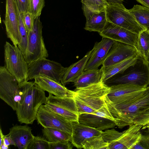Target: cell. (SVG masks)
Instances as JSON below:
<instances>
[{
    "label": "cell",
    "instance_id": "cell-46",
    "mask_svg": "<svg viewBox=\"0 0 149 149\" xmlns=\"http://www.w3.org/2000/svg\"><path fill=\"white\" fill-rule=\"evenodd\" d=\"M143 127H143V129H144V128H147L149 132V122L146 125L143 126Z\"/></svg>",
    "mask_w": 149,
    "mask_h": 149
},
{
    "label": "cell",
    "instance_id": "cell-25",
    "mask_svg": "<svg viewBox=\"0 0 149 149\" xmlns=\"http://www.w3.org/2000/svg\"><path fill=\"white\" fill-rule=\"evenodd\" d=\"M103 67L100 69L84 71L74 82L76 88L84 87L97 83L102 80Z\"/></svg>",
    "mask_w": 149,
    "mask_h": 149
},
{
    "label": "cell",
    "instance_id": "cell-26",
    "mask_svg": "<svg viewBox=\"0 0 149 149\" xmlns=\"http://www.w3.org/2000/svg\"><path fill=\"white\" fill-rule=\"evenodd\" d=\"M137 22L149 31V8L141 5H134L128 9Z\"/></svg>",
    "mask_w": 149,
    "mask_h": 149
},
{
    "label": "cell",
    "instance_id": "cell-47",
    "mask_svg": "<svg viewBox=\"0 0 149 149\" xmlns=\"http://www.w3.org/2000/svg\"></svg>",
    "mask_w": 149,
    "mask_h": 149
},
{
    "label": "cell",
    "instance_id": "cell-38",
    "mask_svg": "<svg viewBox=\"0 0 149 149\" xmlns=\"http://www.w3.org/2000/svg\"><path fill=\"white\" fill-rule=\"evenodd\" d=\"M132 149H149V134H142L140 141Z\"/></svg>",
    "mask_w": 149,
    "mask_h": 149
},
{
    "label": "cell",
    "instance_id": "cell-18",
    "mask_svg": "<svg viewBox=\"0 0 149 149\" xmlns=\"http://www.w3.org/2000/svg\"><path fill=\"white\" fill-rule=\"evenodd\" d=\"M72 131L71 143L77 148H83L85 143L89 138L102 134V131L79 123L71 122Z\"/></svg>",
    "mask_w": 149,
    "mask_h": 149
},
{
    "label": "cell",
    "instance_id": "cell-10",
    "mask_svg": "<svg viewBox=\"0 0 149 149\" xmlns=\"http://www.w3.org/2000/svg\"><path fill=\"white\" fill-rule=\"evenodd\" d=\"M44 104L68 121L78 122V110L73 97H58L49 93Z\"/></svg>",
    "mask_w": 149,
    "mask_h": 149
},
{
    "label": "cell",
    "instance_id": "cell-13",
    "mask_svg": "<svg viewBox=\"0 0 149 149\" xmlns=\"http://www.w3.org/2000/svg\"><path fill=\"white\" fill-rule=\"evenodd\" d=\"M99 33L102 37L126 43L135 48L137 46L139 35L107 21Z\"/></svg>",
    "mask_w": 149,
    "mask_h": 149
},
{
    "label": "cell",
    "instance_id": "cell-6",
    "mask_svg": "<svg viewBox=\"0 0 149 149\" xmlns=\"http://www.w3.org/2000/svg\"><path fill=\"white\" fill-rule=\"evenodd\" d=\"M40 17L34 19L33 28L28 35L27 47L24 57L28 65L36 61L48 56L42 35Z\"/></svg>",
    "mask_w": 149,
    "mask_h": 149
},
{
    "label": "cell",
    "instance_id": "cell-2",
    "mask_svg": "<svg viewBox=\"0 0 149 149\" xmlns=\"http://www.w3.org/2000/svg\"><path fill=\"white\" fill-rule=\"evenodd\" d=\"M19 86L22 95L16 110L18 120L21 123L32 124L36 120L40 107L46 102L45 91L33 81H27Z\"/></svg>",
    "mask_w": 149,
    "mask_h": 149
},
{
    "label": "cell",
    "instance_id": "cell-33",
    "mask_svg": "<svg viewBox=\"0 0 149 149\" xmlns=\"http://www.w3.org/2000/svg\"><path fill=\"white\" fill-rule=\"evenodd\" d=\"M49 142L44 137L34 136L27 149H49Z\"/></svg>",
    "mask_w": 149,
    "mask_h": 149
},
{
    "label": "cell",
    "instance_id": "cell-36",
    "mask_svg": "<svg viewBox=\"0 0 149 149\" xmlns=\"http://www.w3.org/2000/svg\"><path fill=\"white\" fill-rule=\"evenodd\" d=\"M69 141L49 142V149H71L72 144Z\"/></svg>",
    "mask_w": 149,
    "mask_h": 149
},
{
    "label": "cell",
    "instance_id": "cell-23",
    "mask_svg": "<svg viewBox=\"0 0 149 149\" xmlns=\"http://www.w3.org/2000/svg\"><path fill=\"white\" fill-rule=\"evenodd\" d=\"M93 49L89 51L80 60L67 67L61 81L63 86L70 82H74L84 71L87 63L90 58Z\"/></svg>",
    "mask_w": 149,
    "mask_h": 149
},
{
    "label": "cell",
    "instance_id": "cell-17",
    "mask_svg": "<svg viewBox=\"0 0 149 149\" xmlns=\"http://www.w3.org/2000/svg\"><path fill=\"white\" fill-rule=\"evenodd\" d=\"M34 82L45 91L54 96L73 97V91L68 89L61 83L46 76L40 75L35 77Z\"/></svg>",
    "mask_w": 149,
    "mask_h": 149
},
{
    "label": "cell",
    "instance_id": "cell-21",
    "mask_svg": "<svg viewBox=\"0 0 149 149\" xmlns=\"http://www.w3.org/2000/svg\"><path fill=\"white\" fill-rule=\"evenodd\" d=\"M27 124L23 125L17 124L10 129V136L15 142L16 146L19 149H27L30 143L33 139L31 127Z\"/></svg>",
    "mask_w": 149,
    "mask_h": 149
},
{
    "label": "cell",
    "instance_id": "cell-45",
    "mask_svg": "<svg viewBox=\"0 0 149 149\" xmlns=\"http://www.w3.org/2000/svg\"><path fill=\"white\" fill-rule=\"evenodd\" d=\"M9 148V147L6 146L3 142L0 145V149H8Z\"/></svg>",
    "mask_w": 149,
    "mask_h": 149
},
{
    "label": "cell",
    "instance_id": "cell-4",
    "mask_svg": "<svg viewBox=\"0 0 149 149\" xmlns=\"http://www.w3.org/2000/svg\"><path fill=\"white\" fill-rule=\"evenodd\" d=\"M110 90L102 79L97 83L76 88L73 98L95 111L105 104L104 98Z\"/></svg>",
    "mask_w": 149,
    "mask_h": 149
},
{
    "label": "cell",
    "instance_id": "cell-37",
    "mask_svg": "<svg viewBox=\"0 0 149 149\" xmlns=\"http://www.w3.org/2000/svg\"><path fill=\"white\" fill-rule=\"evenodd\" d=\"M91 113L114 121V118L105 104L100 109Z\"/></svg>",
    "mask_w": 149,
    "mask_h": 149
},
{
    "label": "cell",
    "instance_id": "cell-15",
    "mask_svg": "<svg viewBox=\"0 0 149 149\" xmlns=\"http://www.w3.org/2000/svg\"><path fill=\"white\" fill-rule=\"evenodd\" d=\"M114 41L110 39L102 37L100 41L96 42L84 71L97 69L99 66L102 65Z\"/></svg>",
    "mask_w": 149,
    "mask_h": 149
},
{
    "label": "cell",
    "instance_id": "cell-7",
    "mask_svg": "<svg viewBox=\"0 0 149 149\" xmlns=\"http://www.w3.org/2000/svg\"><path fill=\"white\" fill-rule=\"evenodd\" d=\"M105 11L109 22L138 35L146 30L137 22L123 3L109 4Z\"/></svg>",
    "mask_w": 149,
    "mask_h": 149
},
{
    "label": "cell",
    "instance_id": "cell-30",
    "mask_svg": "<svg viewBox=\"0 0 149 149\" xmlns=\"http://www.w3.org/2000/svg\"><path fill=\"white\" fill-rule=\"evenodd\" d=\"M17 8L18 17L19 29L22 39L21 43L17 46L24 56L27 47L29 34L17 6Z\"/></svg>",
    "mask_w": 149,
    "mask_h": 149
},
{
    "label": "cell",
    "instance_id": "cell-29",
    "mask_svg": "<svg viewBox=\"0 0 149 149\" xmlns=\"http://www.w3.org/2000/svg\"><path fill=\"white\" fill-rule=\"evenodd\" d=\"M101 134L88 139L85 143L83 148L85 149H108V143L104 141Z\"/></svg>",
    "mask_w": 149,
    "mask_h": 149
},
{
    "label": "cell",
    "instance_id": "cell-39",
    "mask_svg": "<svg viewBox=\"0 0 149 149\" xmlns=\"http://www.w3.org/2000/svg\"><path fill=\"white\" fill-rule=\"evenodd\" d=\"M19 13L22 15L29 12V0H15Z\"/></svg>",
    "mask_w": 149,
    "mask_h": 149
},
{
    "label": "cell",
    "instance_id": "cell-16",
    "mask_svg": "<svg viewBox=\"0 0 149 149\" xmlns=\"http://www.w3.org/2000/svg\"><path fill=\"white\" fill-rule=\"evenodd\" d=\"M143 126L136 124L129 125L118 138L109 144L108 149H132L141 139V130Z\"/></svg>",
    "mask_w": 149,
    "mask_h": 149
},
{
    "label": "cell",
    "instance_id": "cell-40",
    "mask_svg": "<svg viewBox=\"0 0 149 149\" xmlns=\"http://www.w3.org/2000/svg\"><path fill=\"white\" fill-rule=\"evenodd\" d=\"M74 99L76 103L79 115L85 113H92L95 111L92 108L84 104L78 100Z\"/></svg>",
    "mask_w": 149,
    "mask_h": 149
},
{
    "label": "cell",
    "instance_id": "cell-9",
    "mask_svg": "<svg viewBox=\"0 0 149 149\" xmlns=\"http://www.w3.org/2000/svg\"><path fill=\"white\" fill-rule=\"evenodd\" d=\"M67 68L57 62L46 58H40L28 65L27 80L43 75L61 83Z\"/></svg>",
    "mask_w": 149,
    "mask_h": 149
},
{
    "label": "cell",
    "instance_id": "cell-1",
    "mask_svg": "<svg viewBox=\"0 0 149 149\" xmlns=\"http://www.w3.org/2000/svg\"><path fill=\"white\" fill-rule=\"evenodd\" d=\"M104 101L119 128L132 124L144 126L149 122V85L139 93L120 103H113L107 95Z\"/></svg>",
    "mask_w": 149,
    "mask_h": 149
},
{
    "label": "cell",
    "instance_id": "cell-43",
    "mask_svg": "<svg viewBox=\"0 0 149 149\" xmlns=\"http://www.w3.org/2000/svg\"><path fill=\"white\" fill-rule=\"evenodd\" d=\"M143 6L149 8V0H136Z\"/></svg>",
    "mask_w": 149,
    "mask_h": 149
},
{
    "label": "cell",
    "instance_id": "cell-14",
    "mask_svg": "<svg viewBox=\"0 0 149 149\" xmlns=\"http://www.w3.org/2000/svg\"><path fill=\"white\" fill-rule=\"evenodd\" d=\"M139 56L136 48L129 45L115 41L102 66H111L127 58Z\"/></svg>",
    "mask_w": 149,
    "mask_h": 149
},
{
    "label": "cell",
    "instance_id": "cell-8",
    "mask_svg": "<svg viewBox=\"0 0 149 149\" xmlns=\"http://www.w3.org/2000/svg\"><path fill=\"white\" fill-rule=\"evenodd\" d=\"M22 95V91L16 79L5 66H0V98L16 111Z\"/></svg>",
    "mask_w": 149,
    "mask_h": 149
},
{
    "label": "cell",
    "instance_id": "cell-44",
    "mask_svg": "<svg viewBox=\"0 0 149 149\" xmlns=\"http://www.w3.org/2000/svg\"><path fill=\"white\" fill-rule=\"evenodd\" d=\"M4 135H5L3 134L2 130L1 128L0 129V145L3 142Z\"/></svg>",
    "mask_w": 149,
    "mask_h": 149
},
{
    "label": "cell",
    "instance_id": "cell-34",
    "mask_svg": "<svg viewBox=\"0 0 149 149\" xmlns=\"http://www.w3.org/2000/svg\"><path fill=\"white\" fill-rule=\"evenodd\" d=\"M122 133L123 132H120L114 129H112L102 131L101 134L104 141L109 144L115 141Z\"/></svg>",
    "mask_w": 149,
    "mask_h": 149
},
{
    "label": "cell",
    "instance_id": "cell-11",
    "mask_svg": "<svg viewBox=\"0 0 149 149\" xmlns=\"http://www.w3.org/2000/svg\"><path fill=\"white\" fill-rule=\"evenodd\" d=\"M36 120L38 124L45 128L59 130L71 135V122L54 111L46 105L42 104L38 111Z\"/></svg>",
    "mask_w": 149,
    "mask_h": 149
},
{
    "label": "cell",
    "instance_id": "cell-42",
    "mask_svg": "<svg viewBox=\"0 0 149 149\" xmlns=\"http://www.w3.org/2000/svg\"><path fill=\"white\" fill-rule=\"evenodd\" d=\"M109 4H122L124 0H104Z\"/></svg>",
    "mask_w": 149,
    "mask_h": 149
},
{
    "label": "cell",
    "instance_id": "cell-27",
    "mask_svg": "<svg viewBox=\"0 0 149 149\" xmlns=\"http://www.w3.org/2000/svg\"><path fill=\"white\" fill-rule=\"evenodd\" d=\"M136 48L139 56L149 63V32L145 30L139 35Z\"/></svg>",
    "mask_w": 149,
    "mask_h": 149
},
{
    "label": "cell",
    "instance_id": "cell-35",
    "mask_svg": "<svg viewBox=\"0 0 149 149\" xmlns=\"http://www.w3.org/2000/svg\"><path fill=\"white\" fill-rule=\"evenodd\" d=\"M21 15L24 24L29 34L33 27L35 19L34 17L32 14L29 12Z\"/></svg>",
    "mask_w": 149,
    "mask_h": 149
},
{
    "label": "cell",
    "instance_id": "cell-32",
    "mask_svg": "<svg viewBox=\"0 0 149 149\" xmlns=\"http://www.w3.org/2000/svg\"><path fill=\"white\" fill-rule=\"evenodd\" d=\"M29 12L33 15L34 19L40 17L45 6V0H29Z\"/></svg>",
    "mask_w": 149,
    "mask_h": 149
},
{
    "label": "cell",
    "instance_id": "cell-12",
    "mask_svg": "<svg viewBox=\"0 0 149 149\" xmlns=\"http://www.w3.org/2000/svg\"><path fill=\"white\" fill-rule=\"evenodd\" d=\"M5 25L7 37L14 46H18L21 42L19 32L18 17L15 0H6Z\"/></svg>",
    "mask_w": 149,
    "mask_h": 149
},
{
    "label": "cell",
    "instance_id": "cell-31",
    "mask_svg": "<svg viewBox=\"0 0 149 149\" xmlns=\"http://www.w3.org/2000/svg\"><path fill=\"white\" fill-rule=\"evenodd\" d=\"M81 2L88 9L96 12L105 10L109 5L104 0H81Z\"/></svg>",
    "mask_w": 149,
    "mask_h": 149
},
{
    "label": "cell",
    "instance_id": "cell-41",
    "mask_svg": "<svg viewBox=\"0 0 149 149\" xmlns=\"http://www.w3.org/2000/svg\"><path fill=\"white\" fill-rule=\"evenodd\" d=\"M3 142L6 146L8 147L11 145L16 146L15 143L13 139L10 136L7 134L4 135Z\"/></svg>",
    "mask_w": 149,
    "mask_h": 149
},
{
    "label": "cell",
    "instance_id": "cell-5",
    "mask_svg": "<svg viewBox=\"0 0 149 149\" xmlns=\"http://www.w3.org/2000/svg\"><path fill=\"white\" fill-rule=\"evenodd\" d=\"M4 49L6 69L16 79L19 85L28 81V65L18 46L6 41Z\"/></svg>",
    "mask_w": 149,
    "mask_h": 149
},
{
    "label": "cell",
    "instance_id": "cell-22",
    "mask_svg": "<svg viewBox=\"0 0 149 149\" xmlns=\"http://www.w3.org/2000/svg\"><path fill=\"white\" fill-rule=\"evenodd\" d=\"M78 122L100 131L113 128L116 126L113 120L91 113L79 115Z\"/></svg>",
    "mask_w": 149,
    "mask_h": 149
},
{
    "label": "cell",
    "instance_id": "cell-19",
    "mask_svg": "<svg viewBox=\"0 0 149 149\" xmlns=\"http://www.w3.org/2000/svg\"><path fill=\"white\" fill-rule=\"evenodd\" d=\"M109 87L110 90L107 97L114 104L121 102L134 92L144 90L147 87L127 84L113 85Z\"/></svg>",
    "mask_w": 149,
    "mask_h": 149
},
{
    "label": "cell",
    "instance_id": "cell-28",
    "mask_svg": "<svg viewBox=\"0 0 149 149\" xmlns=\"http://www.w3.org/2000/svg\"><path fill=\"white\" fill-rule=\"evenodd\" d=\"M42 132L43 136L49 142L63 141H71V135L59 130L44 127L42 130Z\"/></svg>",
    "mask_w": 149,
    "mask_h": 149
},
{
    "label": "cell",
    "instance_id": "cell-24",
    "mask_svg": "<svg viewBox=\"0 0 149 149\" xmlns=\"http://www.w3.org/2000/svg\"><path fill=\"white\" fill-rule=\"evenodd\" d=\"M139 57L138 55L130 57L111 66L103 67L102 80L105 82L114 75L122 73L127 68L136 63Z\"/></svg>",
    "mask_w": 149,
    "mask_h": 149
},
{
    "label": "cell",
    "instance_id": "cell-20",
    "mask_svg": "<svg viewBox=\"0 0 149 149\" xmlns=\"http://www.w3.org/2000/svg\"><path fill=\"white\" fill-rule=\"evenodd\" d=\"M82 9L86 19L84 29L90 32H101L107 21L105 10L100 12L93 11L83 4Z\"/></svg>",
    "mask_w": 149,
    "mask_h": 149
},
{
    "label": "cell",
    "instance_id": "cell-3",
    "mask_svg": "<svg viewBox=\"0 0 149 149\" xmlns=\"http://www.w3.org/2000/svg\"><path fill=\"white\" fill-rule=\"evenodd\" d=\"M119 74L121 75L104 83L109 86L123 84L146 87L149 85V63L140 56L136 63Z\"/></svg>",
    "mask_w": 149,
    "mask_h": 149
}]
</instances>
